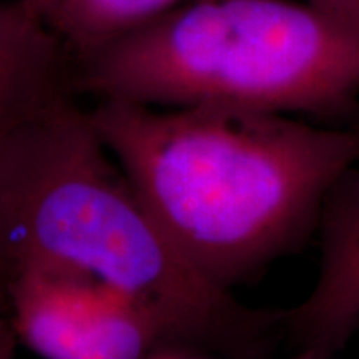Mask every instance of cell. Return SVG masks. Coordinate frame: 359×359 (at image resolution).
Masks as SVG:
<instances>
[{"label": "cell", "instance_id": "obj_10", "mask_svg": "<svg viewBox=\"0 0 359 359\" xmlns=\"http://www.w3.org/2000/svg\"><path fill=\"white\" fill-rule=\"evenodd\" d=\"M24 2L29 6L32 11L37 13V15L42 17V19H45L47 17L48 11H50L53 0H24Z\"/></svg>", "mask_w": 359, "mask_h": 359}, {"label": "cell", "instance_id": "obj_7", "mask_svg": "<svg viewBox=\"0 0 359 359\" xmlns=\"http://www.w3.org/2000/svg\"><path fill=\"white\" fill-rule=\"evenodd\" d=\"M187 0H53L47 24L82 57L137 32Z\"/></svg>", "mask_w": 359, "mask_h": 359}, {"label": "cell", "instance_id": "obj_5", "mask_svg": "<svg viewBox=\"0 0 359 359\" xmlns=\"http://www.w3.org/2000/svg\"><path fill=\"white\" fill-rule=\"evenodd\" d=\"M325 201L320 276L291 313L304 359L333 354L359 323V173L349 170Z\"/></svg>", "mask_w": 359, "mask_h": 359}, {"label": "cell", "instance_id": "obj_9", "mask_svg": "<svg viewBox=\"0 0 359 359\" xmlns=\"http://www.w3.org/2000/svg\"><path fill=\"white\" fill-rule=\"evenodd\" d=\"M19 344L8 313H0V359H15V348Z\"/></svg>", "mask_w": 359, "mask_h": 359}, {"label": "cell", "instance_id": "obj_12", "mask_svg": "<svg viewBox=\"0 0 359 359\" xmlns=\"http://www.w3.org/2000/svg\"><path fill=\"white\" fill-rule=\"evenodd\" d=\"M7 311V303H6V298H4V291L0 288V313Z\"/></svg>", "mask_w": 359, "mask_h": 359}, {"label": "cell", "instance_id": "obj_3", "mask_svg": "<svg viewBox=\"0 0 359 359\" xmlns=\"http://www.w3.org/2000/svg\"><path fill=\"white\" fill-rule=\"evenodd\" d=\"M75 93L291 115L359 93V19L299 0H187L74 58Z\"/></svg>", "mask_w": 359, "mask_h": 359}, {"label": "cell", "instance_id": "obj_6", "mask_svg": "<svg viewBox=\"0 0 359 359\" xmlns=\"http://www.w3.org/2000/svg\"><path fill=\"white\" fill-rule=\"evenodd\" d=\"M74 55L24 0L0 2V122L75 97Z\"/></svg>", "mask_w": 359, "mask_h": 359}, {"label": "cell", "instance_id": "obj_11", "mask_svg": "<svg viewBox=\"0 0 359 359\" xmlns=\"http://www.w3.org/2000/svg\"><path fill=\"white\" fill-rule=\"evenodd\" d=\"M150 359H193V358L185 356V354H182L178 351H165V353L156 354V356L150 358Z\"/></svg>", "mask_w": 359, "mask_h": 359}, {"label": "cell", "instance_id": "obj_1", "mask_svg": "<svg viewBox=\"0 0 359 359\" xmlns=\"http://www.w3.org/2000/svg\"><path fill=\"white\" fill-rule=\"evenodd\" d=\"M93 127L161 230L228 285L275 255L359 158V137L290 115L97 100Z\"/></svg>", "mask_w": 359, "mask_h": 359}, {"label": "cell", "instance_id": "obj_13", "mask_svg": "<svg viewBox=\"0 0 359 359\" xmlns=\"http://www.w3.org/2000/svg\"><path fill=\"white\" fill-rule=\"evenodd\" d=\"M4 125H6V123H2V122H0V133H2V128H4Z\"/></svg>", "mask_w": 359, "mask_h": 359}, {"label": "cell", "instance_id": "obj_8", "mask_svg": "<svg viewBox=\"0 0 359 359\" xmlns=\"http://www.w3.org/2000/svg\"><path fill=\"white\" fill-rule=\"evenodd\" d=\"M299 2L330 13H336V15L359 19V0H299Z\"/></svg>", "mask_w": 359, "mask_h": 359}, {"label": "cell", "instance_id": "obj_4", "mask_svg": "<svg viewBox=\"0 0 359 359\" xmlns=\"http://www.w3.org/2000/svg\"><path fill=\"white\" fill-rule=\"evenodd\" d=\"M19 343L43 359H150L173 344L151 313L114 286L60 268L0 276Z\"/></svg>", "mask_w": 359, "mask_h": 359}, {"label": "cell", "instance_id": "obj_2", "mask_svg": "<svg viewBox=\"0 0 359 359\" xmlns=\"http://www.w3.org/2000/svg\"><path fill=\"white\" fill-rule=\"evenodd\" d=\"M24 266L114 286L154 314L173 348L240 353L266 321L175 246L75 97L0 133V276Z\"/></svg>", "mask_w": 359, "mask_h": 359}]
</instances>
